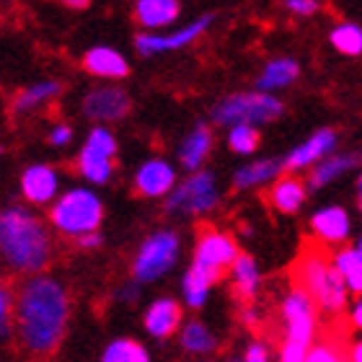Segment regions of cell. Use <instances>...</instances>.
I'll list each match as a JSON object with an SVG mask.
<instances>
[{"label": "cell", "mask_w": 362, "mask_h": 362, "mask_svg": "<svg viewBox=\"0 0 362 362\" xmlns=\"http://www.w3.org/2000/svg\"><path fill=\"white\" fill-rule=\"evenodd\" d=\"M70 321V295L49 274L26 277L16 290L13 329L31 360L45 362L60 349Z\"/></svg>", "instance_id": "1"}, {"label": "cell", "mask_w": 362, "mask_h": 362, "mask_svg": "<svg viewBox=\"0 0 362 362\" xmlns=\"http://www.w3.org/2000/svg\"><path fill=\"white\" fill-rule=\"evenodd\" d=\"M52 259L54 238L45 220L21 204L0 210V262L11 269V274H45Z\"/></svg>", "instance_id": "2"}, {"label": "cell", "mask_w": 362, "mask_h": 362, "mask_svg": "<svg viewBox=\"0 0 362 362\" xmlns=\"http://www.w3.org/2000/svg\"><path fill=\"white\" fill-rule=\"evenodd\" d=\"M290 285L300 287L316 300L318 313L339 318L349 310V290L332 264V254L310 241L290 267Z\"/></svg>", "instance_id": "3"}, {"label": "cell", "mask_w": 362, "mask_h": 362, "mask_svg": "<svg viewBox=\"0 0 362 362\" xmlns=\"http://www.w3.org/2000/svg\"><path fill=\"white\" fill-rule=\"evenodd\" d=\"M101 223H104V202L88 187L68 189L49 207V226L73 241L88 233H98Z\"/></svg>", "instance_id": "4"}, {"label": "cell", "mask_w": 362, "mask_h": 362, "mask_svg": "<svg viewBox=\"0 0 362 362\" xmlns=\"http://www.w3.org/2000/svg\"><path fill=\"white\" fill-rule=\"evenodd\" d=\"M285 114V104L282 98L274 93H262V90H238L230 96L220 98L218 104L212 106L210 119L218 127H235V124H269L277 122Z\"/></svg>", "instance_id": "5"}, {"label": "cell", "mask_w": 362, "mask_h": 362, "mask_svg": "<svg viewBox=\"0 0 362 362\" xmlns=\"http://www.w3.org/2000/svg\"><path fill=\"white\" fill-rule=\"evenodd\" d=\"M318 316L321 313H318L316 300L305 290L290 285L279 300V324H282V339L279 341H290V344L310 349L316 344L318 329H321Z\"/></svg>", "instance_id": "6"}, {"label": "cell", "mask_w": 362, "mask_h": 362, "mask_svg": "<svg viewBox=\"0 0 362 362\" xmlns=\"http://www.w3.org/2000/svg\"><path fill=\"white\" fill-rule=\"evenodd\" d=\"M220 204L218 179L212 171L202 168L189 174L187 179L176 184V189L166 197V210L171 215H187V218H199L210 215Z\"/></svg>", "instance_id": "7"}, {"label": "cell", "mask_w": 362, "mask_h": 362, "mask_svg": "<svg viewBox=\"0 0 362 362\" xmlns=\"http://www.w3.org/2000/svg\"><path fill=\"white\" fill-rule=\"evenodd\" d=\"M181 241L174 230H156L137 246V254L132 259V282L148 285L163 277L179 259Z\"/></svg>", "instance_id": "8"}, {"label": "cell", "mask_w": 362, "mask_h": 362, "mask_svg": "<svg viewBox=\"0 0 362 362\" xmlns=\"http://www.w3.org/2000/svg\"><path fill=\"white\" fill-rule=\"evenodd\" d=\"M117 137L109 127L96 124L90 127V132L86 135V143L81 148L76 158V171L81 174V179H86L88 184H109L117 168Z\"/></svg>", "instance_id": "9"}, {"label": "cell", "mask_w": 362, "mask_h": 362, "mask_svg": "<svg viewBox=\"0 0 362 362\" xmlns=\"http://www.w3.org/2000/svg\"><path fill=\"white\" fill-rule=\"evenodd\" d=\"M215 21V13H204L194 21H189L187 26H181L176 31H166V34H153V31H143L137 34L135 39V49L143 57H153V54L160 52H176V49H184V47L194 45L197 39L207 34V29Z\"/></svg>", "instance_id": "10"}, {"label": "cell", "mask_w": 362, "mask_h": 362, "mask_svg": "<svg viewBox=\"0 0 362 362\" xmlns=\"http://www.w3.org/2000/svg\"><path fill=\"white\" fill-rule=\"evenodd\" d=\"M241 257V249L230 233L218 230V228H202L194 243V264L207 267V269L226 274L235 264V259Z\"/></svg>", "instance_id": "11"}, {"label": "cell", "mask_w": 362, "mask_h": 362, "mask_svg": "<svg viewBox=\"0 0 362 362\" xmlns=\"http://www.w3.org/2000/svg\"><path fill=\"white\" fill-rule=\"evenodd\" d=\"M308 228L313 243L324 246L326 251L341 249V246H347L349 235H352V215L341 204H326L310 215Z\"/></svg>", "instance_id": "12"}, {"label": "cell", "mask_w": 362, "mask_h": 362, "mask_svg": "<svg viewBox=\"0 0 362 362\" xmlns=\"http://www.w3.org/2000/svg\"><path fill=\"white\" fill-rule=\"evenodd\" d=\"M337 145H339L337 129L321 127L287 153L285 158H282V168H285V174H295V176L300 174V171H310V168L318 166L324 158H329L332 153H337Z\"/></svg>", "instance_id": "13"}, {"label": "cell", "mask_w": 362, "mask_h": 362, "mask_svg": "<svg viewBox=\"0 0 362 362\" xmlns=\"http://www.w3.org/2000/svg\"><path fill=\"white\" fill-rule=\"evenodd\" d=\"M129 109H132V98L122 86H96L83 98V117L96 124H104V127L106 122L124 119Z\"/></svg>", "instance_id": "14"}, {"label": "cell", "mask_w": 362, "mask_h": 362, "mask_svg": "<svg viewBox=\"0 0 362 362\" xmlns=\"http://www.w3.org/2000/svg\"><path fill=\"white\" fill-rule=\"evenodd\" d=\"M135 194L158 199L168 197L176 189V168L166 158H148L143 166L135 171Z\"/></svg>", "instance_id": "15"}, {"label": "cell", "mask_w": 362, "mask_h": 362, "mask_svg": "<svg viewBox=\"0 0 362 362\" xmlns=\"http://www.w3.org/2000/svg\"><path fill=\"white\" fill-rule=\"evenodd\" d=\"M60 192V174L49 163H31L21 174V194L29 204H52Z\"/></svg>", "instance_id": "16"}, {"label": "cell", "mask_w": 362, "mask_h": 362, "mask_svg": "<svg viewBox=\"0 0 362 362\" xmlns=\"http://www.w3.org/2000/svg\"><path fill=\"white\" fill-rule=\"evenodd\" d=\"M308 199V184L295 174H282L267 192V202L279 215H295Z\"/></svg>", "instance_id": "17"}, {"label": "cell", "mask_w": 362, "mask_h": 362, "mask_svg": "<svg viewBox=\"0 0 362 362\" xmlns=\"http://www.w3.org/2000/svg\"><path fill=\"white\" fill-rule=\"evenodd\" d=\"M362 153L360 151H344V153H332L329 158H324L318 166H313L308 171V189H324L334 181H339L341 176L352 174L355 168H360Z\"/></svg>", "instance_id": "18"}, {"label": "cell", "mask_w": 362, "mask_h": 362, "mask_svg": "<svg viewBox=\"0 0 362 362\" xmlns=\"http://www.w3.org/2000/svg\"><path fill=\"white\" fill-rule=\"evenodd\" d=\"M83 70L101 81H122L129 73V62L114 47H90L83 54Z\"/></svg>", "instance_id": "19"}, {"label": "cell", "mask_w": 362, "mask_h": 362, "mask_svg": "<svg viewBox=\"0 0 362 362\" xmlns=\"http://www.w3.org/2000/svg\"><path fill=\"white\" fill-rule=\"evenodd\" d=\"M212 145H215V135H212L210 124H194L192 132H189L179 145V163L187 168L189 174H194V171H202V163L210 158L212 153Z\"/></svg>", "instance_id": "20"}, {"label": "cell", "mask_w": 362, "mask_h": 362, "mask_svg": "<svg viewBox=\"0 0 362 362\" xmlns=\"http://www.w3.org/2000/svg\"><path fill=\"white\" fill-rule=\"evenodd\" d=\"M181 326V305L171 298H158L145 310V329L156 339H168L179 332Z\"/></svg>", "instance_id": "21"}, {"label": "cell", "mask_w": 362, "mask_h": 362, "mask_svg": "<svg viewBox=\"0 0 362 362\" xmlns=\"http://www.w3.org/2000/svg\"><path fill=\"white\" fill-rule=\"evenodd\" d=\"M282 174H285L282 158H259V160H251V163H246V166H241L238 171H235L233 187L238 189V192L267 187V184L272 187Z\"/></svg>", "instance_id": "22"}, {"label": "cell", "mask_w": 362, "mask_h": 362, "mask_svg": "<svg viewBox=\"0 0 362 362\" xmlns=\"http://www.w3.org/2000/svg\"><path fill=\"white\" fill-rule=\"evenodd\" d=\"M181 16V3L179 0H137L135 3V21L143 26L145 31L166 29Z\"/></svg>", "instance_id": "23"}, {"label": "cell", "mask_w": 362, "mask_h": 362, "mask_svg": "<svg viewBox=\"0 0 362 362\" xmlns=\"http://www.w3.org/2000/svg\"><path fill=\"white\" fill-rule=\"evenodd\" d=\"M230 285H233L235 298L241 303H254L259 290H262V269H259L257 259L251 254H241L230 267Z\"/></svg>", "instance_id": "24"}, {"label": "cell", "mask_w": 362, "mask_h": 362, "mask_svg": "<svg viewBox=\"0 0 362 362\" xmlns=\"http://www.w3.org/2000/svg\"><path fill=\"white\" fill-rule=\"evenodd\" d=\"M300 78V65L295 57H274L262 68L257 78V90L262 93H277L285 90Z\"/></svg>", "instance_id": "25"}, {"label": "cell", "mask_w": 362, "mask_h": 362, "mask_svg": "<svg viewBox=\"0 0 362 362\" xmlns=\"http://www.w3.org/2000/svg\"><path fill=\"white\" fill-rule=\"evenodd\" d=\"M223 274L218 272L207 269V267H199L192 262V267L187 269L184 274V282H181V293H184V303H187L189 308L199 310L207 303V295L215 285H218Z\"/></svg>", "instance_id": "26"}, {"label": "cell", "mask_w": 362, "mask_h": 362, "mask_svg": "<svg viewBox=\"0 0 362 362\" xmlns=\"http://www.w3.org/2000/svg\"><path fill=\"white\" fill-rule=\"evenodd\" d=\"M62 93V83L60 81H52V78H47V81H37V83L26 86L23 90H18L13 98V114H31V112H39L42 106H47L49 101Z\"/></svg>", "instance_id": "27"}, {"label": "cell", "mask_w": 362, "mask_h": 362, "mask_svg": "<svg viewBox=\"0 0 362 362\" xmlns=\"http://www.w3.org/2000/svg\"><path fill=\"white\" fill-rule=\"evenodd\" d=\"M332 264L337 274L341 277L344 287L349 290L352 298L362 295V257L355 251V246H341L332 251Z\"/></svg>", "instance_id": "28"}, {"label": "cell", "mask_w": 362, "mask_h": 362, "mask_svg": "<svg viewBox=\"0 0 362 362\" xmlns=\"http://www.w3.org/2000/svg\"><path fill=\"white\" fill-rule=\"evenodd\" d=\"M181 349H184L187 355L204 357V360H207V357L218 349V339H215V334L204 324L189 321V324H184V329H181Z\"/></svg>", "instance_id": "29"}, {"label": "cell", "mask_w": 362, "mask_h": 362, "mask_svg": "<svg viewBox=\"0 0 362 362\" xmlns=\"http://www.w3.org/2000/svg\"><path fill=\"white\" fill-rule=\"evenodd\" d=\"M329 45L344 57H360L362 54V26L352 21H341L329 31Z\"/></svg>", "instance_id": "30"}, {"label": "cell", "mask_w": 362, "mask_h": 362, "mask_svg": "<svg viewBox=\"0 0 362 362\" xmlns=\"http://www.w3.org/2000/svg\"><path fill=\"white\" fill-rule=\"evenodd\" d=\"M101 362H151V355L140 341L124 337L106 344V349L101 352Z\"/></svg>", "instance_id": "31"}, {"label": "cell", "mask_w": 362, "mask_h": 362, "mask_svg": "<svg viewBox=\"0 0 362 362\" xmlns=\"http://www.w3.org/2000/svg\"><path fill=\"white\" fill-rule=\"evenodd\" d=\"M262 145V135H259L257 127L251 124H235V127L228 129V148L238 156H251V153L259 151Z\"/></svg>", "instance_id": "32"}, {"label": "cell", "mask_w": 362, "mask_h": 362, "mask_svg": "<svg viewBox=\"0 0 362 362\" xmlns=\"http://www.w3.org/2000/svg\"><path fill=\"white\" fill-rule=\"evenodd\" d=\"M305 362H347V347L337 337H321L308 349Z\"/></svg>", "instance_id": "33"}, {"label": "cell", "mask_w": 362, "mask_h": 362, "mask_svg": "<svg viewBox=\"0 0 362 362\" xmlns=\"http://www.w3.org/2000/svg\"><path fill=\"white\" fill-rule=\"evenodd\" d=\"M13 305L16 295L11 293V287L6 282H0V339H6L11 326H13Z\"/></svg>", "instance_id": "34"}, {"label": "cell", "mask_w": 362, "mask_h": 362, "mask_svg": "<svg viewBox=\"0 0 362 362\" xmlns=\"http://www.w3.org/2000/svg\"><path fill=\"white\" fill-rule=\"evenodd\" d=\"M282 6L298 18H308L321 11V0H282Z\"/></svg>", "instance_id": "35"}, {"label": "cell", "mask_w": 362, "mask_h": 362, "mask_svg": "<svg viewBox=\"0 0 362 362\" xmlns=\"http://www.w3.org/2000/svg\"><path fill=\"white\" fill-rule=\"evenodd\" d=\"M47 140H49V145H54V148H65V145L73 143V127L65 124V122H57V124L49 129Z\"/></svg>", "instance_id": "36"}, {"label": "cell", "mask_w": 362, "mask_h": 362, "mask_svg": "<svg viewBox=\"0 0 362 362\" xmlns=\"http://www.w3.org/2000/svg\"><path fill=\"white\" fill-rule=\"evenodd\" d=\"M243 362H272L269 344H267V341H262V339H254L249 347H246Z\"/></svg>", "instance_id": "37"}, {"label": "cell", "mask_w": 362, "mask_h": 362, "mask_svg": "<svg viewBox=\"0 0 362 362\" xmlns=\"http://www.w3.org/2000/svg\"><path fill=\"white\" fill-rule=\"evenodd\" d=\"M347 321H349V326H352L355 332H362V295H360V298H355L352 303H349Z\"/></svg>", "instance_id": "38"}, {"label": "cell", "mask_w": 362, "mask_h": 362, "mask_svg": "<svg viewBox=\"0 0 362 362\" xmlns=\"http://www.w3.org/2000/svg\"><path fill=\"white\" fill-rule=\"evenodd\" d=\"M101 241H104V235L101 233H88V235H83V238H78L76 246L78 249H83V251H93V249L101 246Z\"/></svg>", "instance_id": "39"}, {"label": "cell", "mask_w": 362, "mask_h": 362, "mask_svg": "<svg viewBox=\"0 0 362 362\" xmlns=\"http://www.w3.org/2000/svg\"><path fill=\"white\" fill-rule=\"evenodd\" d=\"M347 362H362V334L352 344H347Z\"/></svg>", "instance_id": "40"}, {"label": "cell", "mask_w": 362, "mask_h": 362, "mask_svg": "<svg viewBox=\"0 0 362 362\" xmlns=\"http://www.w3.org/2000/svg\"><path fill=\"white\" fill-rule=\"evenodd\" d=\"M62 6L73 8V11H81V8H88L90 0H62Z\"/></svg>", "instance_id": "41"}, {"label": "cell", "mask_w": 362, "mask_h": 362, "mask_svg": "<svg viewBox=\"0 0 362 362\" xmlns=\"http://www.w3.org/2000/svg\"><path fill=\"white\" fill-rule=\"evenodd\" d=\"M357 212H360V218H362V171H360V176H357Z\"/></svg>", "instance_id": "42"}, {"label": "cell", "mask_w": 362, "mask_h": 362, "mask_svg": "<svg viewBox=\"0 0 362 362\" xmlns=\"http://www.w3.org/2000/svg\"><path fill=\"white\" fill-rule=\"evenodd\" d=\"M355 251H357V254H360V257H362V235H360V238H357V241H355Z\"/></svg>", "instance_id": "43"}, {"label": "cell", "mask_w": 362, "mask_h": 362, "mask_svg": "<svg viewBox=\"0 0 362 362\" xmlns=\"http://www.w3.org/2000/svg\"><path fill=\"white\" fill-rule=\"evenodd\" d=\"M0 156H3V145H0Z\"/></svg>", "instance_id": "44"}, {"label": "cell", "mask_w": 362, "mask_h": 362, "mask_svg": "<svg viewBox=\"0 0 362 362\" xmlns=\"http://www.w3.org/2000/svg\"><path fill=\"white\" fill-rule=\"evenodd\" d=\"M230 362H243V360H230Z\"/></svg>", "instance_id": "45"}]
</instances>
